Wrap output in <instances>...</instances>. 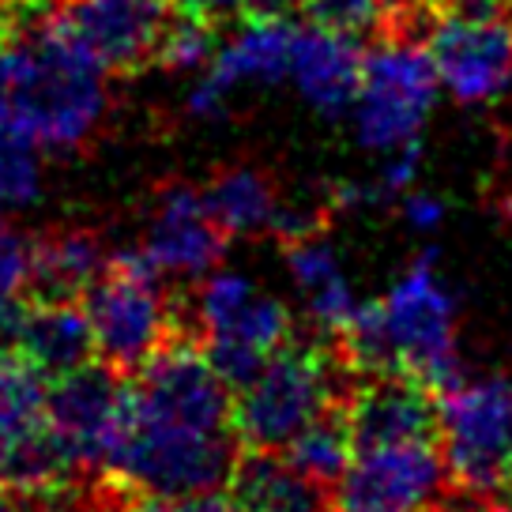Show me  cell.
<instances>
[{
	"instance_id": "6da1fadb",
	"label": "cell",
	"mask_w": 512,
	"mask_h": 512,
	"mask_svg": "<svg viewBox=\"0 0 512 512\" xmlns=\"http://www.w3.org/2000/svg\"><path fill=\"white\" fill-rule=\"evenodd\" d=\"M110 80V72L57 23V12L0 46V98L46 151L72 155L95 144L113 110Z\"/></svg>"
},
{
	"instance_id": "7a4b0ae2",
	"label": "cell",
	"mask_w": 512,
	"mask_h": 512,
	"mask_svg": "<svg viewBox=\"0 0 512 512\" xmlns=\"http://www.w3.org/2000/svg\"><path fill=\"white\" fill-rule=\"evenodd\" d=\"M358 373L343 358L332 332L290 336L253 381L234 392V430L241 448H283L324 415L347 403Z\"/></svg>"
},
{
	"instance_id": "3957f363",
	"label": "cell",
	"mask_w": 512,
	"mask_h": 512,
	"mask_svg": "<svg viewBox=\"0 0 512 512\" xmlns=\"http://www.w3.org/2000/svg\"><path fill=\"white\" fill-rule=\"evenodd\" d=\"M98 358L117 373H140L185 332V298L170 290V275L140 249H117L83 294Z\"/></svg>"
},
{
	"instance_id": "277c9868",
	"label": "cell",
	"mask_w": 512,
	"mask_h": 512,
	"mask_svg": "<svg viewBox=\"0 0 512 512\" xmlns=\"http://www.w3.org/2000/svg\"><path fill=\"white\" fill-rule=\"evenodd\" d=\"M83 471L46 407V377L16 351H0V486L19 494H49Z\"/></svg>"
},
{
	"instance_id": "5b68a950",
	"label": "cell",
	"mask_w": 512,
	"mask_h": 512,
	"mask_svg": "<svg viewBox=\"0 0 512 512\" xmlns=\"http://www.w3.org/2000/svg\"><path fill=\"white\" fill-rule=\"evenodd\" d=\"M437 68L422 42L384 34L366 49L362 87L354 98V136L369 151H400L418 140L437 98Z\"/></svg>"
},
{
	"instance_id": "8992f818",
	"label": "cell",
	"mask_w": 512,
	"mask_h": 512,
	"mask_svg": "<svg viewBox=\"0 0 512 512\" xmlns=\"http://www.w3.org/2000/svg\"><path fill=\"white\" fill-rule=\"evenodd\" d=\"M441 452L456 490L494 497L512 475V377L441 392Z\"/></svg>"
},
{
	"instance_id": "52a82bcc",
	"label": "cell",
	"mask_w": 512,
	"mask_h": 512,
	"mask_svg": "<svg viewBox=\"0 0 512 512\" xmlns=\"http://www.w3.org/2000/svg\"><path fill=\"white\" fill-rule=\"evenodd\" d=\"M433 253L415 260V268L381 302V324L396 373H411L441 396L460 384L456 358V305L433 275Z\"/></svg>"
},
{
	"instance_id": "ba28073f",
	"label": "cell",
	"mask_w": 512,
	"mask_h": 512,
	"mask_svg": "<svg viewBox=\"0 0 512 512\" xmlns=\"http://www.w3.org/2000/svg\"><path fill=\"white\" fill-rule=\"evenodd\" d=\"M448 479L441 441H396L354 448L351 464L332 486L336 512H437Z\"/></svg>"
},
{
	"instance_id": "9c48e42d",
	"label": "cell",
	"mask_w": 512,
	"mask_h": 512,
	"mask_svg": "<svg viewBox=\"0 0 512 512\" xmlns=\"http://www.w3.org/2000/svg\"><path fill=\"white\" fill-rule=\"evenodd\" d=\"M46 407L83 471H110L128 426V377L102 358L49 381Z\"/></svg>"
},
{
	"instance_id": "30bf717a",
	"label": "cell",
	"mask_w": 512,
	"mask_h": 512,
	"mask_svg": "<svg viewBox=\"0 0 512 512\" xmlns=\"http://www.w3.org/2000/svg\"><path fill=\"white\" fill-rule=\"evenodd\" d=\"M174 16V0H61L57 8V23L113 80L155 64Z\"/></svg>"
},
{
	"instance_id": "8fae6325",
	"label": "cell",
	"mask_w": 512,
	"mask_h": 512,
	"mask_svg": "<svg viewBox=\"0 0 512 512\" xmlns=\"http://www.w3.org/2000/svg\"><path fill=\"white\" fill-rule=\"evenodd\" d=\"M226 234L208 208V192L189 181H170L155 192L147 215L144 253L170 279H204L226 253Z\"/></svg>"
},
{
	"instance_id": "7c38bea8",
	"label": "cell",
	"mask_w": 512,
	"mask_h": 512,
	"mask_svg": "<svg viewBox=\"0 0 512 512\" xmlns=\"http://www.w3.org/2000/svg\"><path fill=\"white\" fill-rule=\"evenodd\" d=\"M294 34L298 27H290V19L245 16L241 31L211 57L200 83L192 87L185 110L200 121H211L226 110V102L241 83H279L283 76H290Z\"/></svg>"
},
{
	"instance_id": "4fadbf2b",
	"label": "cell",
	"mask_w": 512,
	"mask_h": 512,
	"mask_svg": "<svg viewBox=\"0 0 512 512\" xmlns=\"http://www.w3.org/2000/svg\"><path fill=\"white\" fill-rule=\"evenodd\" d=\"M362 68H366V49L347 34L324 31L313 23L298 27L294 34L290 80L313 110H320L332 121L354 110V98L362 87Z\"/></svg>"
},
{
	"instance_id": "5bb4252c",
	"label": "cell",
	"mask_w": 512,
	"mask_h": 512,
	"mask_svg": "<svg viewBox=\"0 0 512 512\" xmlns=\"http://www.w3.org/2000/svg\"><path fill=\"white\" fill-rule=\"evenodd\" d=\"M290 336H294V317H290L287 305L264 298V294H253L226 324L211 328L208 336L200 339V347L215 366V373L238 392L268 366V358Z\"/></svg>"
},
{
	"instance_id": "9a60e30c",
	"label": "cell",
	"mask_w": 512,
	"mask_h": 512,
	"mask_svg": "<svg viewBox=\"0 0 512 512\" xmlns=\"http://www.w3.org/2000/svg\"><path fill=\"white\" fill-rule=\"evenodd\" d=\"M226 494L241 512H336L332 486L275 448H241Z\"/></svg>"
},
{
	"instance_id": "2e32d148",
	"label": "cell",
	"mask_w": 512,
	"mask_h": 512,
	"mask_svg": "<svg viewBox=\"0 0 512 512\" xmlns=\"http://www.w3.org/2000/svg\"><path fill=\"white\" fill-rule=\"evenodd\" d=\"M16 351L31 362L46 381L68 377L98 358L95 328L87 309L76 302H46L34 298L31 309H23L16 332Z\"/></svg>"
},
{
	"instance_id": "e0dca14e",
	"label": "cell",
	"mask_w": 512,
	"mask_h": 512,
	"mask_svg": "<svg viewBox=\"0 0 512 512\" xmlns=\"http://www.w3.org/2000/svg\"><path fill=\"white\" fill-rule=\"evenodd\" d=\"M110 249L102 234L87 226H57L34 238V298L46 302H83L98 275L110 264Z\"/></svg>"
},
{
	"instance_id": "ac0fdd59",
	"label": "cell",
	"mask_w": 512,
	"mask_h": 512,
	"mask_svg": "<svg viewBox=\"0 0 512 512\" xmlns=\"http://www.w3.org/2000/svg\"><path fill=\"white\" fill-rule=\"evenodd\" d=\"M204 192H208L211 215L219 219V226L230 238L272 230L275 211L283 208L275 181L256 166H223L211 174Z\"/></svg>"
},
{
	"instance_id": "d6986e66",
	"label": "cell",
	"mask_w": 512,
	"mask_h": 512,
	"mask_svg": "<svg viewBox=\"0 0 512 512\" xmlns=\"http://www.w3.org/2000/svg\"><path fill=\"white\" fill-rule=\"evenodd\" d=\"M283 452H287L298 467H305L309 475H317L320 482L336 486L339 475L347 471V464H351V456H354V430H351V411H347V403H336V407H328L324 415L313 418Z\"/></svg>"
},
{
	"instance_id": "ffe728a7",
	"label": "cell",
	"mask_w": 512,
	"mask_h": 512,
	"mask_svg": "<svg viewBox=\"0 0 512 512\" xmlns=\"http://www.w3.org/2000/svg\"><path fill=\"white\" fill-rule=\"evenodd\" d=\"M38 144L23 132L16 113L0 98V208H23L38 196Z\"/></svg>"
},
{
	"instance_id": "44dd1931",
	"label": "cell",
	"mask_w": 512,
	"mask_h": 512,
	"mask_svg": "<svg viewBox=\"0 0 512 512\" xmlns=\"http://www.w3.org/2000/svg\"><path fill=\"white\" fill-rule=\"evenodd\" d=\"M215 53H219V27L189 12H177L155 64L166 72H192V68H208Z\"/></svg>"
},
{
	"instance_id": "7402d4cb",
	"label": "cell",
	"mask_w": 512,
	"mask_h": 512,
	"mask_svg": "<svg viewBox=\"0 0 512 512\" xmlns=\"http://www.w3.org/2000/svg\"><path fill=\"white\" fill-rule=\"evenodd\" d=\"M302 12L313 27L347 34L354 42H366L373 34H384L388 0H305Z\"/></svg>"
},
{
	"instance_id": "603a6c76",
	"label": "cell",
	"mask_w": 512,
	"mask_h": 512,
	"mask_svg": "<svg viewBox=\"0 0 512 512\" xmlns=\"http://www.w3.org/2000/svg\"><path fill=\"white\" fill-rule=\"evenodd\" d=\"M34 241L16 230H0V298H19V290L31 287Z\"/></svg>"
},
{
	"instance_id": "cb8c5ba5",
	"label": "cell",
	"mask_w": 512,
	"mask_h": 512,
	"mask_svg": "<svg viewBox=\"0 0 512 512\" xmlns=\"http://www.w3.org/2000/svg\"><path fill=\"white\" fill-rule=\"evenodd\" d=\"M132 512H241L234 497L223 490H204V494H177V497H155L136 494Z\"/></svg>"
},
{
	"instance_id": "d4e9b609",
	"label": "cell",
	"mask_w": 512,
	"mask_h": 512,
	"mask_svg": "<svg viewBox=\"0 0 512 512\" xmlns=\"http://www.w3.org/2000/svg\"><path fill=\"white\" fill-rule=\"evenodd\" d=\"M177 12H189V16H200L223 27L234 16H245V0H174Z\"/></svg>"
},
{
	"instance_id": "484cf974",
	"label": "cell",
	"mask_w": 512,
	"mask_h": 512,
	"mask_svg": "<svg viewBox=\"0 0 512 512\" xmlns=\"http://www.w3.org/2000/svg\"><path fill=\"white\" fill-rule=\"evenodd\" d=\"M403 211H407V219L415 226H422V230L437 226L441 215H445V208H441L437 200H430V196H407V200H403Z\"/></svg>"
},
{
	"instance_id": "4316f807",
	"label": "cell",
	"mask_w": 512,
	"mask_h": 512,
	"mask_svg": "<svg viewBox=\"0 0 512 512\" xmlns=\"http://www.w3.org/2000/svg\"><path fill=\"white\" fill-rule=\"evenodd\" d=\"M302 8L305 0H245V16L256 19H290Z\"/></svg>"
},
{
	"instance_id": "83f0119b",
	"label": "cell",
	"mask_w": 512,
	"mask_h": 512,
	"mask_svg": "<svg viewBox=\"0 0 512 512\" xmlns=\"http://www.w3.org/2000/svg\"><path fill=\"white\" fill-rule=\"evenodd\" d=\"M19 320H23V309L16 305V298H0V351L16 347Z\"/></svg>"
},
{
	"instance_id": "f1b7e54d",
	"label": "cell",
	"mask_w": 512,
	"mask_h": 512,
	"mask_svg": "<svg viewBox=\"0 0 512 512\" xmlns=\"http://www.w3.org/2000/svg\"><path fill=\"white\" fill-rule=\"evenodd\" d=\"M0 512H42L38 509V497L19 494V490H4L0 486Z\"/></svg>"
},
{
	"instance_id": "f546056e",
	"label": "cell",
	"mask_w": 512,
	"mask_h": 512,
	"mask_svg": "<svg viewBox=\"0 0 512 512\" xmlns=\"http://www.w3.org/2000/svg\"><path fill=\"white\" fill-rule=\"evenodd\" d=\"M490 512H512V475L505 479V486L490 497Z\"/></svg>"
},
{
	"instance_id": "4dcf8cb0",
	"label": "cell",
	"mask_w": 512,
	"mask_h": 512,
	"mask_svg": "<svg viewBox=\"0 0 512 512\" xmlns=\"http://www.w3.org/2000/svg\"><path fill=\"white\" fill-rule=\"evenodd\" d=\"M501 215H505V219L512 223V189L505 192V200H501Z\"/></svg>"
},
{
	"instance_id": "1f68e13d",
	"label": "cell",
	"mask_w": 512,
	"mask_h": 512,
	"mask_svg": "<svg viewBox=\"0 0 512 512\" xmlns=\"http://www.w3.org/2000/svg\"><path fill=\"white\" fill-rule=\"evenodd\" d=\"M12 4H23V0H0V8H12Z\"/></svg>"
},
{
	"instance_id": "d6a6232c",
	"label": "cell",
	"mask_w": 512,
	"mask_h": 512,
	"mask_svg": "<svg viewBox=\"0 0 512 512\" xmlns=\"http://www.w3.org/2000/svg\"><path fill=\"white\" fill-rule=\"evenodd\" d=\"M0 46H4V23H0Z\"/></svg>"
}]
</instances>
